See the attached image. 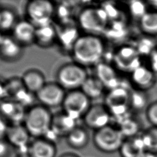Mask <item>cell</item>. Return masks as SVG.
<instances>
[{"label": "cell", "mask_w": 157, "mask_h": 157, "mask_svg": "<svg viewBox=\"0 0 157 157\" xmlns=\"http://www.w3.org/2000/svg\"><path fill=\"white\" fill-rule=\"evenodd\" d=\"M7 99L16 101L23 106L29 105L33 102L35 94L29 92L21 80V78L14 77L5 82Z\"/></svg>", "instance_id": "obj_12"}, {"label": "cell", "mask_w": 157, "mask_h": 157, "mask_svg": "<svg viewBox=\"0 0 157 157\" xmlns=\"http://www.w3.org/2000/svg\"><path fill=\"white\" fill-rule=\"evenodd\" d=\"M90 101L80 89L69 91L62 104L63 112L77 121L86 113L91 105Z\"/></svg>", "instance_id": "obj_7"}, {"label": "cell", "mask_w": 157, "mask_h": 157, "mask_svg": "<svg viewBox=\"0 0 157 157\" xmlns=\"http://www.w3.org/2000/svg\"><path fill=\"white\" fill-rule=\"evenodd\" d=\"M55 15L58 18V20H59L60 25L71 23V10L70 9V6L61 4L58 6H55Z\"/></svg>", "instance_id": "obj_31"}, {"label": "cell", "mask_w": 157, "mask_h": 157, "mask_svg": "<svg viewBox=\"0 0 157 157\" xmlns=\"http://www.w3.org/2000/svg\"><path fill=\"white\" fill-rule=\"evenodd\" d=\"M57 39L56 27L52 23L36 27L34 43L42 48L53 45Z\"/></svg>", "instance_id": "obj_22"}, {"label": "cell", "mask_w": 157, "mask_h": 157, "mask_svg": "<svg viewBox=\"0 0 157 157\" xmlns=\"http://www.w3.org/2000/svg\"><path fill=\"white\" fill-rule=\"evenodd\" d=\"M59 157H80L76 153L71 152H66L61 154Z\"/></svg>", "instance_id": "obj_38"}, {"label": "cell", "mask_w": 157, "mask_h": 157, "mask_svg": "<svg viewBox=\"0 0 157 157\" xmlns=\"http://www.w3.org/2000/svg\"><path fill=\"white\" fill-rule=\"evenodd\" d=\"M22 47L12 36H4L0 45V57L7 61H15L21 56Z\"/></svg>", "instance_id": "obj_23"}, {"label": "cell", "mask_w": 157, "mask_h": 157, "mask_svg": "<svg viewBox=\"0 0 157 157\" xmlns=\"http://www.w3.org/2000/svg\"><path fill=\"white\" fill-rule=\"evenodd\" d=\"M104 89L103 84L95 75H88L80 90L91 100L101 97Z\"/></svg>", "instance_id": "obj_26"}, {"label": "cell", "mask_w": 157, "mask_h": 157, "mask_svg": "<svg viewBox=\"0 0 157 157\" xmlns=\"http://www.w3.org/2000/svg\"><path fill=\"white\" fill-rule=\"evenodd\" d=\"M27 20L36 27L52 23L55 16V5L47 0H33L25 7Z\"/></svg>", "instance_id": "obj_6"}, {"label": "cell", "mask_w": 157, "mask_h": 157, "mask_svg": "<svg viewBox=\"0 0 157 157\" xmlns=\"http://www.w3.org/2000/svg\"><path fill=\"white\" fill-rule=\"evenodd\" d=\"M76 120L65 112H58L52 117L50 130L58 137L66 136L77 126Z\"/></svg>", "instance_id": "obj_19"}, {"label": "cell", "mask_w": 157, "mask_h": 157, "mask_svg": "<svg viewBox=\"0 0 157 157\" xmlns=\"http://www.w3.org/2000/svg\"><path fill=\"white\" fill-rule=\"evenodd\" d=\"M145 103V99L142 95H140V93H134L131 94V106L135 107L136 108H140L143 106Z\"/></svg>", "instance_id": "obj_34"}, {"label": "cell", "mask_w": 157, "mask_h": 157, "mask_svg": "<svg viewBox=\"0 0 157 157\" xmlns=\"http://www.w3.org/2000/svg\"><path fill=\"white\" fill-rule=\"evenodd\" d=\"M52 117L49 109L41 104L34 105L26 110L23 124L31 136L44 137L50 130Z\"/></svg>", "instance_id": "obj_2"}, {"label": "cell", "mask_w": 157, "mask_h": 157, "mask_svg": "<svg viewBox=\"0 0 157 157\" xmlns=\"http://www.w3.org/2000/svg\"><path fill=\"white\" fill-rule=\"evenodd\" d=\"M66 94L65 90L58 82H47L35 96L40 104L50 109L62 105Z\"/></svg>", "instance_id": "obj_10"}, {"label": "cell", "mask_w": 157, "mask_h": 157, "mask_svg": "<svg viewBox=\"0 0 157 157\" xmlns=\"http://www.w3.org/2000/svg\"><path fill=\"white\" fill-rule=\"evenodd\" d=\"M150 69L155 74L157 73V48H155L149 55Z\"/></svg>", "instance_id": "obj_35"}, {"label": "cell", "mask_w": 157, "mask_h": 157, "mask_svg": "<svg viewBox=\"0 0 157 157\" xmlns=\"http://www.w3.org/2000/svg\"><path fill=\"white\" fill-rule=\"evenodd\" d=\"M104 52L102 39L99 36L89 34L80 36L71 52L74 62L83 67L95 66L102 61Z\"/></svg>", "instance_id": "obj_1"}, {"label": "cell", "mask_w": 157, "mask_h": 157, "mask_svg": "<svg viewBox=\"0 0 157 157\" xmlns=\"http://www.w3.org/2000/svg\"><path fill=\"white\" fill-rule=\"evenodd\" d=\"M131 94L121 86L109 90L105 98V105L112 115L120 117L124 115L131 106Z\"/></svg>", "instance_id": "obj_8"}, {"label": "cell", "mask_w": 157, "mask_h": 157, "mask_svg": "<svg viewBox=\"0 0 157 157\" xmlns=\"http://www.w3.org/2000/svg\"><path fill=\"white\" fill-rule=\"evenodd\" d=\"M3 37H4V35H2V33L0 32V45H1V42H2V40Z\"/></svg>", "instance_id": "obj_41"}, {"label": "cell", "mask_w": 157, "mask_h": 157, "mask_svg": "<svg viewBox=\"0 0 157 157\" xmlns=\"http://www.w3.org/2000/svg\"><path fill=\"white\" fill-rule=\"evenodd\" d=\"M119 129L126 139L137 136V134L139 132L140 128L137 122L128 118L123 120L120 123Z\"/></svg>", "instance_id": "obj_30"}, {"label": "cell", "mask_w": 157, "mask_h": 157, "mask_svg": "<svg viewBox=\"0 0 157 157\" xmlns=\"http://www.w3.org/2000/svg\"><path fill=\"white\" fill-rule=\"evenodd\" d=\"M22 104L6 99L0 102V115L10 124H23L26 110Z\"/></svg>", "instance_id": "obj_14"}, {"label": "cell", "mask_w": 157, "mask_h": 157, "mask_svg": "<svg viewBox=\"0 0 157 157\" xmlns=\"http://www.w3.org/2000/svg\"><path fill=\"white\" fill-rule=\"evenodd\" d=\"M15 157H31V156L27 152V153H19Z\"/></svg>", "instance_id": "obj_40"}, {"label": "cell", "mask_w": 157, "mask_h": 157, "mask_svg": "<svg viewBox=\"0 0 157 157\" xmlns=\"http://www.w3.org/2000/svg\"><path fill=\"white\" fill-rule=\"evenodd\" d=\"M124 139L119 128L110 125L95 131L93 136L94 147L105 153L118 151Z\"/></svg>", "instance_id": "obj_5"}, {"label": "cell", "mask_w": 157, "mask_h": 157, "mask_svg": "<svg viewBox=\"0 0 157 157\" xmlns=\"http://www.w3.org/2000/svg\"><path fill=\"white\" fill-rule=\"evenodd\" d=\"M146 117L152 126L157 127V101L150 104L146 109Z\"/></svg>", "instance_id": "obj_33"}, {"label": "cell", "mask_w": 157, "mask_h": 157, "mask_svg": "<svg viewBox=\"0 0 157 157\" xmlns=\"http://www.w3.org/2000/svg\"><path fill=\"white\" fill-rule=\"evenodd\" d=\"M36 27L28 20L18 21L12 30V37L22 47L34 43Z\"/></svg>", "instance_id": "obj_15"}, {"label": "cell", "mask_w": 157, "mask_h": 157, "mask_svg": "<svg viewBox=\"0 0 157 157\" xmlns=\"http://www.w3.org/2000/svg\"><path fill=\"white\" fill-rule=\"evenodd\" d=\"M145 151L140 136L124 139L118 150L121 157H142Z\"/></svg>", "instance_id": "obj_21"}, {"label": "cell", "mask_w": 157, "mask_h": 157, "mask_svg": "<svg viewBox=\"0 0 157 157\" xmlns=\"http://www.w3.org/2000/svg\"><path fill=\"white\" fill-rule=\"evenodd\" d=\"M139 26L147 35H157V12H147L139 20Z\"/></svg>", "instance_id": "obj_27"}, {"label": "cell", "mask_w": 157, "mask_h": 157, "mask_svg": "<svg viewBox=\"0 0 157 157\" xmlns=\"http://www.w3.org/2000/svg\"><path fill=\"white\" fill-rule=\"evenodd\" d=\"M30 134L23 124H10L8 126L5 139L6 142L17 149L28 150Z\"/></svg>", "instance_id": "obj_13"}, {"label": "cell", "mask_w": 157, "mask_h": 157, "mask_svg": "<svg viewBox=\"0 0 157 157\" xmlns=\"http://www.w3.org/2000/svg\"><path fill=\"white\" fill-rule=\"evenodd\" d=\"M18 21L15 12L7 8L0 9V32H7L13 29Z\"/></svg>", "instance_id": "obj_28"}, {"label": "cell", "mask_w": 157, "mask_h": 157, "mask_svg": "<svg viewBox=\"0 0 157 157\" xmlns=\"http://www.w3.org/2000/svg\"><path fill=\"white\" fill-rule=\"evenodd\" d=\"M142 157H157V155L150 153V152L145 151L144 153V155L142 156Z\"/></svg>", "instance_id": "obj_39"}, {"label": "cell", "mask_w": 157, "mask_h": 157, "mask_svg": "<svg viewBox=\"0 0 157 157\" xmlns=\"http://www.w3.org/2000/svg\"><path fill=\"white\" fill-rule=\"evenodd\" d=\"M113 61L118 69L129 73L141 65L139 53L136 47L131 45L119 48L113 55Z\"/></svg>", "instance_id": "obj_9"}, {"label": "cell", "mask_w": 157, "mask_h": 157, "mask_svg": "<svg viewBox=\"0 0 157 157\" xmlns=\"http://www.w3.org/2000/svg\"><path fill=\"white\" fill-rule=\"evenodd\" d=\"M8 126L9 124L7 123V121L0 115V140L3 137L5 138Z\"/></svg>", "instance_id": "obj_36"}, {"label": "cell", "mask_w": 157, "mask_h": 157, "mask_svg": "<svg viewBox=\"0 0 157 157\" xmlns=\"http://www.w3.org/2000/svg\"><path fill=\"white\" fill-rule=\"evenodd\" d=\"M131 79L133 85L140 90H147L155 83V73L150 68L140 65L131 73Z\"/></svg>", "instance_id": "obj_20"}, {"label": "cell", "mask_w": 157, "mask_h": 157, "mask_svg": "<svg viewBox=\"0 0 157 157\" xmlns=\"http://www.w3.org/2000/svg\"><path fill=\"white\" fill-rule=\"evenodd\" d=\"M27 90L36 94L47 83L44 74L36 69L26 71L21 77Z\"/></svg>", "instance_id": "obj_24"}, {"label": "cell", "mask_w": 157, "mask_h": 157, "mask_svg": "<svg viewBox=\"0 0 157 157\" xmlns=\"http://www.w3.org/2000/svg\"><path fill=\"white\" fill-rule=\"evenodd\" d=\"M146 151L157 155V127L146 129L140 136Z\"/></svg>", "instance_id": "obj_29"}, {"label": "cell", "mask_w": 157, "mask_h": 157, "mask_svg": "<svg viewBox=\"0 0 157 157\" xmlns=\"http://www.w3.org/2000/svg\"><path fill=\"white\" fill-rule=\"evenodd\" d=\"M111 114L104 104L91 105L83 117L85 126L97 131L109 125Z\"/></svg>", "instance_id": "obj_11"}, {"label": "cell", "mask_w": 157, "mask_h": 157, "mask_svg": "<svg viewBox=\"0 0 157 157\" xmlns=\"http://www.w3.org/2000/svg\"><path fill=\"white\" fill-rule=\"evenodd\" d=\"M28 153L31 157H55L57 148L55 142L45 137H39L30 142Z\"/></svg>", "instance_id": "obj_18"}, {"label": "cell", "mask_w": 157, "mask_h": 157, "mask_svg": "<svg viewBox=\"0 0 157 157\" xmlns=\"http://www.w3.org/2000/svg\"><path fill=\"white\" fill-rule=\"evenodd\" d=\"M57 39L61 48L66 51L71 52V50L80 35L78 29L74 24L71 23L59 25V28H56Z\"/></svg>", "instance_id": "obj_17"}, {"label": "cell", "mask_w": 157, "mask_h": 157, "mask_svg": "<svg viewBox=\"0 0 157 157\" xmlns=\"http://www.w3.org/2000/svg\"><path fill=\"white\" fill-rule=\"evenodd\" d=\"M67 145L75 150L85 148L89 143L90 135L86 128L77 125L66 137Z\"/></svg>", "instance_id": "obj_25"}, {"label": "cell", "mask_w": 157, "mask_h": 157, "mask_svg": "<svg viewBox=\"0 0 157 157\" xmlns=\"http://www.w3.org/2000/svg\"><path fill=\"white\" fill-rule=\"evenodd\" d=\"M95 76L105 88L109 90L120 86V78L115 69L109 63L101 61L95 66Z\"/></svg>", "instance_id": "obj_16"}, {"label": "cell", "mask_w": 157, "mask_h": 157, "mask_svg": "<svg viewBox=\"0 0 157 157\" xmlns=\"http://www.w3.org/2000/svg\"><path fill=\"white\" fill-rule=\"evenodd\" d=\"M88 77L85 67L75 62L62 65L56 72L57 82L69 91L80 89Z\"/></svg>", "instance_id": "obj_4"}, {"label": "cell", "mask_w": 157, "mask_h": 157, "mask_svg": "<svg viewBox=\"0 0 157 157\" xmlns=\"http://www.w3.org/2000/svg\"><path fill=\"white\" fill-rule=\"evenodd\" d=\"M7 99V93L5 82L0 81V102Z\"/></svg>", "instance_id": "obj_37"}, {"label": "cell", "mask_w": 157, "mask_h": 157, "mask_svg": "<svg viewBox=\"0 0 157 157\" xmlns=\"http://www.w3.org/2000/svg\"><path fill=\"white\" fill-rule=\"evenodd\" d=\"M129 6L131 15L135 18H139V20L147 12L146 5L142 1H132Z\"/></svg>", "instance_id": "obj_32"}, {"label": "cell", "mask_w": 157, "mask_h": 157, "mask_svg": "<svg viewBox=\"0 0 157 157\" xmlns=\"http://www.w3.org/2000/svg\"><path fill=\"white\" fill-rule=\"evenodd\" d=\"M77 21L85 34L99 36L108 27L109 18L102 7L88 6L79 12Z\"/></svg>", "instance_id": "obj_3"}]
</instances>
